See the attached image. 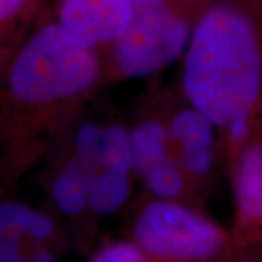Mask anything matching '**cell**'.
<instances>
[{
  "label": "cell",
  "mask_w": 262,
  "mask_h": 262,
  "mask_svg": "<svg viewBox=\"0 0 262 262\" xmlns=\"http://www.w3.org/2000/svg\"><path fill=\"white\" fill-rule=\"evenodd\" d=\"M182 56L188 103L214 122L233 156L262 133V0H211Z\"/></svg>",
  "instance_id": "6da1fadb"
},
{
  "label": "cell",
  "mask_w": 262,
  "mask_h": 262,
  "mask_svg": "<svg viewBox=\"0 0 262 262\" xmlns=\"http://www.w3.org/2000/svg\"><path fill=\"white\" fill-rule=\"evenodd\" d=\"M99 76L95 50L76 46L57 24H48L19 50L10 66L8 89L16 102L44 106L80 99Z\"/></svg>",
  "instance_id": "7a4b0ae2"
},
{
  "label": "cell",
  "mask_w": 262,
  "mask_h": 262,
  "mask_svg": "<svg viewBox=\"0 0 262 262\" xmlns=\"http://www.w3.org/2000/svg\"><path fill=\"white\" fill-rule=\"evenodd\" d=\"M211 0H133L125 31L111 44L113 73L141 79L166 69L187 50L192 29Z\"/></svg>",
  "instance_id": "3957f363"
},
{
  "label": "cell",
  "mask_w": 262,
  "mask_h": 262,
  "mask_svg": "<svg viewBox=\"0 0 262 262\" xmlns=\"http://www.w3.org/2000/svg\"><path fill=\"white\" fill-rule=\"evenodd\" d=\"M134 242L155 262H211L229 236L211 219L178 201L155 200L136 217Z\"/></svg>",
  "instance_id": "277c9868"
},
{
  "label": "cell",
  "mask_w": 262,
  "mask_h": 262,
  "mask_svg": "<svg viewBox=\"0 0 262 262\" xmlns=\"http://www.w3.org/2000/svg\"><path fill=\"white\" fill-rule=\"evenodd\" d=\"M133 0H63L57 25L79 47L113 44L125 31Z\"/></svg>",
  "instance_id": "5b68a950"
},
{
  "label": "cell",
  "mask_w": 262,
  "mask_h": 262,
  "mask_svg": "<svg viewBox=\"0 0 262 262\" xmlns=\"http://www.w3.org/2000/svg\"><path fill=\"white\" fill-rule=\"evenodd\" d=\"M172 143L178 146L179 163L188 177L207 178L214 168L215 136L220 133L206 114L189 105L178 110L168 122Z\"/></svg>",
  "instance_id": "8992f818"
},
{
  "label": "cell",
  "mask_w": 262,
  "mask_h": 262,
  "mask_svg": "<svg viewBox=\"0 0 262 262\" xmlns=\"http://www.w3.org/2000/svg\"><path fill=\"white\" fill-rule=\"evenodd\" d=\"M237 227L262 236V133L253 136L232 156Z\"/></svg>",
  "instance_id": "52a82bcc"
},
{
  "label": "cell",
  "mask_w": 262,
  "mask_h": 262,
  "mask_svg": "<svg viewBox=\"0 0 262 262\" xmlns=\"http://www.w3.org/2000/svg\"><path fill=\"white\" fill-rule=\"evenodd\" d=\"M54 233L56 222L51 215L20 201L0 203V236L42 245Z\"/></svg>",
  "instance_id": "ba28073f"
},
{
  "label": "cell",
  "mask_w": 262,
  "mask_h": 262,
  "mask_svg": "<svg viewBox=\"0 0 262 262\" xmlns=\"http://www.w3.org/2000/svg\"><path fill=\"white\" fill-rule=\"evenodd\" d=\"M168 124L158 118H146L131 128L134 173L143 177L147 170L170 156Z\"/></svg>",
  "instance_id": "9c48e42d"
},
{
  "label": "cell",
  "mask_w": 262,
  "mask_h": 262,
  "mask_svg": "<svg viewBox=\"0 0 262 262\" xmlns=\"http://www.w3.org/2000/svg\"><path fill=\"white\" fill-rule=\"evenodd\" d=\"M94 172L76 158L67 160L51 187L56 207L66 215H80L89 207V188Z\"/></svg>",
  "instance_id": "30bf717a"
},
{
  "label": "cell",
  "mask_w": 262,
  "mask_h": 262,
  "mask_svg": "<svg viewBox=\"0 0 262 262\" xmlns=\"http://www.w3.org/2000/svg\"><path fill=\"white\" fill-rule=\"evenodd\" d=\"M130 194V175L98 169L91 178L89 208L99 215H111L125 206Z\"/></svg>",
  "instance_id": "8fae6325"
},
{
  "label": "cell",
  "mask_w": 262,
  "mask_h": 262,
  "mask_svg": "<svg viewBox=\"0 0 262 262\" xmlns=\"http://www.w3.org/2000/svg\"><path fill=\"white\" fill-rule=\"evenodd\" d=\"M141 178L155 200L177 201L187 189L188 175L179 160L172 156L153 166Z\"/></svg>",
  "instance_id": "7c38bea8"
},
{
  "label": "cell",
  "mask_w": 262,
  "mask_h": 262,
  "mask_svg": "<svg viewBox=\"0 0 262 262\" xmlns=\"http://www.w3.org/2000/svg\"><path fill=\"white\" fill-rule=\"evenodd\" d=\"M102 166L114 172L131 175L133 166V144L131 130L121 122H113L102 127ZM99 168V169H101Z\"/></svg>",
  "instance_id": "4fadbf2b"
},
{
  "label": "cell",
  "mask_w": 262,
  "mask_h": 262,
  "mask_svg": "<svg viewBox=\"0 0 262 262\" xmlns=\"http://www.w3.org/2000/svg\"><path fill=\"white\" fill-rule=\"evenodd\" d=\"M102 127L94 121H80L75 133V158L83 166L96 172L102 166Z\"/></svg>",
  "instance_id": "5bb4252c"
},
{
  "label": "cell",
  "mask_w": 262,
  "mask_h": 262,
  "mask_svg": "<svg viewBox=\"0 0 262 262\" xmlns=\"http://www.w3.org/2000/svg\"><path fill=\"white\" fill-rule=\"evenodd\" d=\"M0 262H57L44 245L0 236Z\"/></svg>",
  "instance_id": "9a60e30c"
},
{
  "label": "cell",
  "mask_w": 262,
  "mask_h": 262,
  "mask_svg": "<svg viewBox=\"0 0 262 262\" xmlns=\"http://www.w3.org/2000/svg\"><path fill=\"white\" fill-rule=\"evenodd\" d=\"M89 262H155L136 242L117 241L99 248Z\"/></svg>",
  "instance_id": "2e32d148"
},
{
  "label": "cell",
  "mask_w": 262,
  "mask_h": 262,
  "mask_svg": "<svg viewBox=\"0 0 262 262\" xmlns=\"http://www.w3.org/2000/svg\"><path fill=\"white\" fill-rule=\"evenodd\" d=\"M28 0H0V25L19 15Z\"/></svg>",
  "instance_id": "e0dca14e"
},
{
  "label": "cell",
  "mask_w": 262,
  "mask_h": 262,
  "mask_svg": "<svg viewBox=\"0 0 262 262\" xmlns=\"http://www.w3.org/2000/svg\"><path fill=\"white\" fill-rule=\"evenodd\" d=\"M251 262H262V256H258V258H255V259Z\"/></svg>",
  "instance_id": "ac0fdd59"
}]
</instances>
